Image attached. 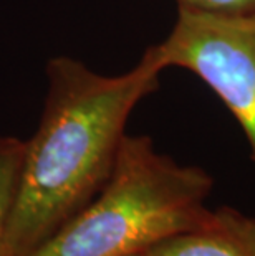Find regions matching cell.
<instances>
[{"label":"cell","instance_id":"6da1fadb","mask_svg":"<svg viewBox=\"0 0 255 256\" xmlns=\"http://www.w3.org/2000/svg\"><path fill=\"white\" fill-rule=\"evenodd\" d=\"M162 72L151 48L118 76L68 56L48 63L45 108L25 140L2 256H30L98 195L115 168L129 114L159 88Z\"/></svg>","mask_w":255,"mask_h":256},{"label":"cell","instance_id":"7a4b0ae2","mask_svg":"<svg viewBox=\"0 0 255 256\" xmlns=\"http://www.w3.org/2000/svg\"><path fill=\"white\" fill-rule=\"evenodd\" d=\"M214 180L156 150L148 136H124L98 195L30 256H138L207 215Z\"/></svg>","mask_w":255,"mask_h":256},{"label":"cell","instance_id":"3957f363","mask_svg":"<svg viewBox=\"0 0 255 256\" xmlns=\"http://www.w3.org/2000/svg\"><path fill=\"white\" fill-rule=\"evenodd\" d=\"M149 48L162 70H189L220 98L245 134L255 162V15L177 8L171 34Z\"/></svg>","mask_w":255,"mask_h":256},{"label":"cell","instance_id":"277c9868","mask_svg":"<svg viewBox=\"0 0 255 256\" xmlns=\"http://www.w3.org/2000/svg\"><path fill=\"white\" fill-rule=\"evenodd\" d=\"M148 256H255V216L232 206L209 210L194 226L162 240Z\"/></svg>","mask_w":255,"mask_h":256},{"label":"cell","instance_id":"5b68a950","mask_svg":"<svg viewBox=\"0 0 255 256\" xmlns=\"http://www.w3.org/2000/svg\"><path fill=\"white\" fill-rule=\"evenodd\" d=\"M25 140L12 136H0V256L4 253L5 238L20 182Z\"/></svg>","mask_w":255,"mask_h":256},{"label":"cell","instance_id":"8992f818","mask_svg":"<svg viewBox=\"0 0 255 256\" xmlns=\"http://www.w3.org/2000/svg\"><path fill=\"white\" fill-rule=\"evenodd\" d=\"M179 10L210 15H255V0H176Z\"/></svg>","mask_w":255,"mask_h":256},{"label":"cell","instance_id":"52a82bcc","mask_svg":"<svg viewBox=\"0 0 255 256\" xmlns=\"http://www.w3.org/2000/svg\"><path fill=\"white\" fill-rule=\"evenodd\" d=\"M138 256H148V254H146V253H144V254H138Z\"/></svg>","mask_w":255,"mask_h":256}]
</instances>
